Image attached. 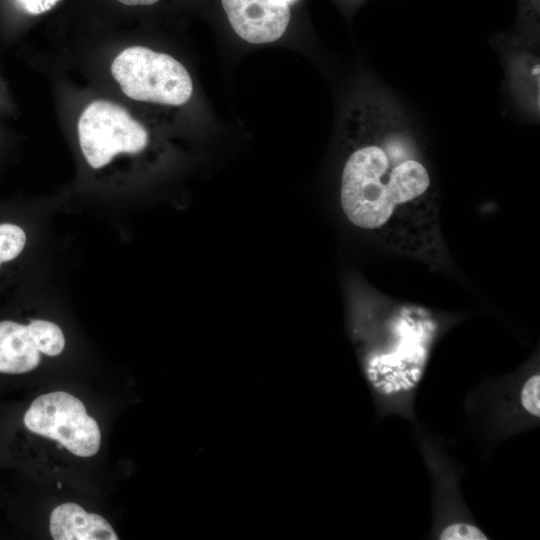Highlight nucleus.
Here are the masks:
<instances>
[{
	"label": "nucleus",
	"mask_w": 540,
	"mask_h": 540,
	"mask_svg": "<svg viewBox=\"0 0 540 540\" xmlns=\"http://www.w3.org/2000/svg\"><path fill=\"white\" fill-rule=\"evenodd\" d=\"M441 540H487V536L476 526L468 523H453L440 534Z\"/></svg>",
	"instance_id": "ddd939ff"
},
{
	"label": "nucleus",
	"mask_w": 540,
	"mask_h": 540,
	"mask_svg": "<svg viewBox=\"0 0 540 540\" xmlns=\"http://www.w3.org/2000/svg\"><path fill=\"white\" fill-rule=\"evenodd\" d=\"M40 359L28 325L0 321V373H27L39 365Z\"/></svg>",
	"instance_id": "6e6552de"
},
{
	"label": "nucleus",
	"mask_w": 540,
	"mask_h": 540,
	"mask_svg": "<svg viewBox=\"0 0 540 540\" xmlns=\"http://www.w3.org/2000/svg\"><path fill=\"white\" fill-rule=\"evenodd\" d=\"M111 74L127 97L141 102L182 106L194 92L191 75L180 61L144 46L120 52Z\"/></svg>",
	"instance_id": "f03ea898"
},
{
	"label": "nucleus",
	"mask_w": 540,
	"mask_h": 540,
	"mask_svg": "<svg viewBox=\"0 0 540 540\" xmlns=\"http://www.w3.org/2000/svg\"><path fill=\"white\" fill-rule=\"evenodd\" d=\"M514 32L540 39V0H518Z\"/></svg>",
	"instance_id": "9d476101"
},
{
	"label": "nucleus",
	"mask_w": 540,
	"mask_h": 540,
	"mask_svg": "<svg viewBox=\"0 0 540 540\" xmlns=\"http://www.w3.org/2000/svg\"><path fill=\"white\" fill-rule=\"evenodd\" d=\"M366 0H336L341 9L348 15H352L355 10Z\"/></svg>",
	"instance_id": "2eb2a0df"
},
{
	"label": "nucleus",
	"mask_w": 540,
	"mask_h": 540,
	"mask_svg": "<svg viewBox=\"0 0 540 540\" xmlns=\"http://www.w3.org/2000/svg\"><path fill=\"white\" fill-rule=\"evenodd\" d=\"M60 0H14L18 8L29 15H40L52 9Z\"/></svg>",
	"instance_id": "4468645a"
},
{
	"label": "nucleus",
	"mask_w": 540,
	"mask_h": 540,
	"mask_svg": "<svg viewBox=\"0 0 540 540\" xmlns=\"http://www.w3.org/2000/svg\"><path fill=\"white\" fill-rule=\"evenodd\" d=\"M232 31L244 42L270 44L281 39L292 20V7L284 0H220Z\"/></svg>",
	"instance_id": "423d86ee"
},
{
	"label": "nucleus",
	"mask_w": 540,
	"mask_h": 540,
	"mask_svg": "<svg viewBox=\"0 0 540 540\" xmlns=\"http://www.w3.org/2000/svg\"><path fill=\"white\" fill-rule=\"evenodd\" d=\"M499 53L505 74V91L518 115L538 123L540 117V39L513 30L490 39Z\"/></svg>",
	"instance_id": "39448f33"
},
{
	"label": "nucleus",
	"mask_w": 540,
	"mask_h": 540,
	"mask_svg": "<svg viewBox=\"0 0 540 540\" xmlns=\"http://www.w3.org/2000/svg\"><path fill=\"white\" fill-rule=\"evenodd\" d=\"M523 409L534 417L540 416V376L532 375L523 384L520 393Z\"/></svg>",
	"instance_id": "f8f14e48"
},
{
	"label": "nucleus",
	"mask_w": 540,
	"mask_h": 540,
	"mask_svg": "<svg viewBox=\"0 0 540 540\" xmlns=\"http://www.w3.org/2000/svg\"><path fill=\"white\" fill-rule=\"evenodd\" d=\"M25 242L26 234L22 228L11 223L0 224V264L16 258Z\"/></svg>",
	"instance_id": "9b49d317"
},
{
	"label": "nucleus",
	"mask_w": 540,
	"mask_h": 540,
	"mask_svg": "<svg viewBox=\"0 0 540 540\" xmlns=\"http://www.w3.org/2000/svg\"><path fill=\"white\" fill-rule=\"evenodd\" d=\"M58 488H60L62 485L60 482L57 483Z\"/></svg>",
	"instance_id": "f3484780"
},
{
	"label": "nucleus",
	"mask_w": 540,
	"mask_h": 540,
	"mask_svg": "<svg viewBox=\"0 0 540 540\" xmlns=\"http://www.w3.org/2000/svg\"><path fill=\"white\" fill-rule=\"evenodd\" d=\"M120 3L128 6H148L156 4L159 0H118Z\"/></svg>",
	"instance_id": "dca6fc26"
},
{
	"label": "nucleus",
	"mask_w": 540,
	"mask_h": 540,
	"mask_svg": "<svg viewBox=\"0 0 540 540\" xmlns=\"http://www.w3.org/2000/svg\"><path fill=\"white\" fill-rule=\"evenodd\" d=\"M78 137L88 164L99 169L119 153H139L149 143V132L122 106L96 100L82 112Z\"/></svg>",
	"instance_id": "7ed1b4c3"
},
{
	"label": "nucleus",
	"mask_w": 540,
	"mask_h": 540,
	"mask_svg": "<svg viewBox=\"0 0 540 540\" xmlns=\"http://www.w3.org/2000/svg\"><path fill=\"white\" fill-rule=\"evenodd\" d=\"M28 327L40 352L48 356H56L62 352L65 338L59 326L46 320H33Z\"/></svg>",
	"instance_id": "1a4fd4ad"
},
{
	"label": "nucleus",
	"mask_w": 540,
	"mask_h": 540,
	"mask_svg": "<svg viewBox=\"0 0 540 540\" xmlns=\"http://www.w3.org/2000/svg\"><path fill=\"white\" fill-rule=\"evenodd\" d=\"M50 533L54 540H118L102 516L88 513L75 503H64L52 511Z\"/></svg>",
	"instance_id": "0eeeda50"
},
{
	"label": "nucleus",
	"mask_w": 540,
	"mask_h": 540,
	"mask_svg": "<svg viewBox=\"0 0 540 540\" xmlns=\"http://www.w3.org/2000/svg\"><path fill=\"white\" fill-rule=\"evenodd\" d=\"M24 424L31 432L56 440L76 456H93L100 447L97 422L78 398L64 391L37 397L25 413Z\"/></svg>",
	"instance_id": "20e7f679"
},
{
	"label": "nucleus",
	"mask_w": 540,
	"mask_h": 540,
	"mask_svg": "<svg viewBox=\"0 0 540 540\" xmlns=\"http://www.w3.org/2000/svg\"><path fill=\"white\" fill-rule=\"evenodd\" d=\"M336 126L343 156L340 202L351 223L378 228L397 206L429 191L432 179L422 160L417 123L372 75L355 82Z\"/></svg>",
	"instance_id": "f257e3e1"
}]
</instances>
